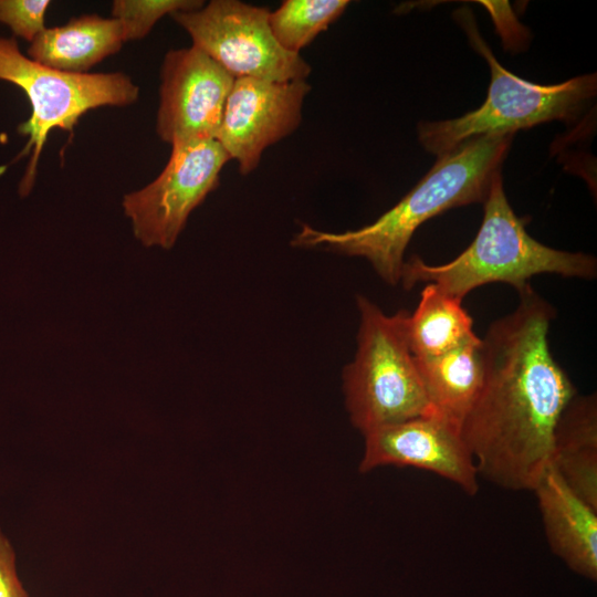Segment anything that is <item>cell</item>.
<instances>
[{"instance_id": "5bb4252c", "label": "cell", "mask_w": 597, "mask_h": 597, "mask_svg": "<svg viewBox=\"0 0 597 597\" xmlns=\"http://www.w3.org/2000/svg\"><path fill=\"white\" fill-rule=\"evenodd\" d=\"M123 33L114 18L82 14L64 25L45 28L30 44L27 54L45 66L86 73L122 48Z\"/></svg>"}, {"instance_id": "3957f363", "label": "cell", "mask_w": 597, "mask_h": 597, "mask_svg": "<svg viewBox=\"0 0 597 597\" xmlns=\"http://www.w3.org/2000/svg\"><path fill=\"white\" fill-rule=\"evenodd\" d=\"M481 227L470 245L450 262L431 265L417 255L405 261L401 280L406 290L426 282L462 300L472 290L489 283H507L523 290L537 274L591 280L596 259L582 252L547 247L532 238L523 219L510 206L499 174L484 200Z\"/></svg>"}, {"instance_id": "2e32d148", "label": "cell", "mask_w": 597, "mask_h": 597, "mask_svg": "<svg viewBox=\"0 0 597 597\" xmlns=\"http://www.w3.org/2000/svg\"><path fill=\"white\" fill-rule=\"evenodd\" d=\"M462 300L427 283L417 308L407 317V338L416 358L448 353L476 337Z\"/></svg>"}, {"instance_id": "9c48e42d", "label": "cell", "mask_w": 597, "mask_h": 597, "mask_svg": "<svg viewBox=\"0 0 597 597\" xmlns=\"http://www.w3.org/2000/svg\"><path fill=\"white\" fill-rule=\"evenodd\" d=\"M234 77L196 46L170 50L160 70L156 132L170 145L216 139Z\"/></svg>"}, {"instance_id": "8992f818", "label": "cell", "mask_w": 597, "mask_h": 597, "mask_svg": "<svg viewBox=\"0 0 597 597\" xmlns=\"http://www.w3.org/2000/svg\"><path fill=\"white\" fill-rule=\"evenodd\" d=\"M0 80L19 86L32 107L29 119L18 126V132L29 138L17 159L31 155L19 186L22 197L33 187L38 161L52 129L72 132L86 112L126 106L139 96V87L124 73L59 71L23 55L14 38L0 36Z\"/></svg>"}, {"instance_id": "5b68a950", "label": "cell", "mask_w": 597, "mask_h": 597, "mask_svg": "<svg viewBox=\"0 0 597 597\" xmlns=\"http://www.w3.org/2000/svg\"><path fill=\"white\" fill-rule=\"evenodd\" d=\"M357 349L342 374L345 407L363 436L387 425L436 413L425 391L407 338L408 312L387 315L364 295Z\"/></svg>"}, {"instance_id": "7a4b0ae2", "label": "cell", "mask_w": 597, "mask_h": 597, "mask_svg": "<svg viewBox=\"0 0 597 597\" xmlns=\"http://www.w3.org/2000/svg\"><path fill=\"white\" fill-rule=\"evenodd\" d=\"M512 140V134L471 138L438 157L426 176L373 223L341 233L303 224L291 245L365 258L381 280L396 285L405 251L419 226L446 210L484 202Z\"/></svg>"}, {"instance_id": "52a82bcc", "label": "cell", "mask_w": 597, "mask_h": 597, "mask_svg": "<svg viewBox=\"0 0 597 597\" xmlns=\"http://www.w3.org/2000/svg\"><path fill=\"white\" fill-rule=\"evenodd\" d=\"M270 11L238 0H212L196 10L170 17L184 28L192 45L205 52L234 78L272 82L306 80L310 65L283 49L272 34Z\"/></svg>"}, {"instance_id": "e0dca14e", "label": "cell", "mask_w": 597, "mask_h": 597, "mask_svg": "<svg viewBox=\"0 0 597 597\" xmlns=\"http://www.w3.org/2000/svg\"><path fill=\"white\" fill-rule=\"evenodd\" d=\"M347 0H285L270 12L269 24L277 43L286 51H298L338 19Z\"/></svg>"}, {"instance_id": "6da1fadb", "label": "cell", "mask_w": 597, "mask_h": 597, "mask_svg": "<svg viewBox=\"0 0 597 597\" xmlns=\"http://www.w3.org/2000/svg\"><path fill=\"white\" fill-rule=\"evenodd\" d=\"M519 295L481 338L483 381L461 432L479 476L533 491L552 467L555 427L577 390L549 348L554 308L531 284Z\"/></svg>"}, {"instance_id": "4fadbf2b", "label": "cell", "mask_w": 597, "mask_h": 597, "mask_svg": "<svg viewBox=\"0 0 597 597\" xmlns=\"http://www.w3.org/2000/svg\"><path fill=\"white\" fill-rule=\"evenodd\" d=\"M552 467L567 486L597 510V397L576 394L555 427Z\"/></svg>"}, {"instance_id": "9a60e30c", "label": "cell", "mask_w": 597, "mask_h": 597, "mask_svg": "<svg viewBox=\"0 0 597 597\" xmlns=\"http://www.w3.org/2000/svg\"><path fill=\"white\" fill-rule=\"evenodd\" d=\"M415 360L434 412L461 426L483 381L482 339L476 336L442 355Z\"/></svg>"}, {"instance_id": "7c38bea8", "label": "cell", "mask_w": 597, "mask_h": 597, "mask_svg": "<svg viewBox=\"0 0 597 597\" xmlns=\"http://www.w3.org/2000/svg\"><path fill=\"white\" fill-rule=\"evenodd\" d=\"M552 552L589 580L597 579V510L575 494L553 467L533 490Z\"/></svg>"}, {"instance_id": "ba28073f", "label": "cell", "mask_w": 597, "mask_h": 597, "mask_svg": "<svg viewBox=\"0 0 597 597\" xmlns=\"http://www.w3.org/2000/svg\"><path fill=\"white\" fill-rule=\"evenodd\" d=\"M228 160L216 139L171 144L159 176L124 196L123 209L135 237L145 247L172 248L190 213L218 187Z\"/></svg>"}, {"instance_id": "8fae6325", "label": "cell", "mask_w": 597, "mask_h": 597, "mask_svg": "<svg viewBox=\"0 0 597 597\" xmlns=\"http://www.w3.org/2000/svg\"><path fill=\"white\" fill-rule=\"evenodd\" d=\"M360 472L385 465L412 467L454 483L468 495L479 491V473L461 426L431 413L376 428L366 434Z\"/></svg>"}, {"instance_id": "277c9868", "label": "cell", "mask_w": 597, "mask_h": 597, "mask_svg": "<svg viewBox=\"0 0 597 597\" xmlns=\"http://www.w3.org/2000/svg\"><path fill=\"white\" fill-rule=\"evenodd\" d=\"M473 46L489 63L491 82L484 103L461 117L421 122L418 137L422 147L440 157L462 143L484 135H507L535 125L575 121L595 97L596 74L572 77L559 84L541 85L505 70L480 35L468 9L457 11Z\"/></svg>"}, {"instance_id": "d6986e66", "label": "cell", "mask_w": 597, "mask_h": 597, "mask_svg": "<svg viewBox=\"0 0 597 597\" xmlns=\"http://www.w3.org/2000/svg\"><path fill=\"white\" fill-rule=\"evenodd\" d=\"M49 0H0V23L17 36L32 42L44 29Z\"/></svg>"}, {"instance_id": "ffe728a7", "label": "cell", "mask_w": 597, "mask_h": 597, "mask_svg": "<svg viewBox=\"0 0 597 597\" xmlns=\"http://www.w3.org/2000/svg\"><path fill=\"white\" fill-rule=\"evenodd\" d=\"M0 597H29L19 578L17 554L8 536L0 527Z\"/></svg>"}, {"instance_id": "30bf717a", "label": "cell", "mask_w": 597, "mask_h": 597, "mask_svg": "<svg viewBox=\"0 0 597 597\" xmlns=\"http://www.w3.org/2000/svg\"><path fill=\"white\" fill-rule=\"evenodd\" d=\"M310 88L305 80H234L216 140L238 161L240 174L254 170L265 148L297 128Z\"/></svg>"}, {"instance_id": "ac0fdd59", "label": "cell", "mask_w": 597, "mask_h": 597, "mask_svg": "<svg viewBox=\"0 0 597 597\" xmlns=\"http://www.w3.org/2000/svg\"><path fill=\"white\" fill-rule=\"evenodd\" d=\"M203 6L198 0H115L112 3V18L122 28L123 41L142 40L166 14L177 11L196 10Z\"/></svg>"}]
</instances>
